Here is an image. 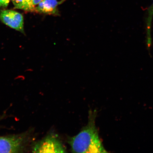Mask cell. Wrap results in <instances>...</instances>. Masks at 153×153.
Masks as SVG:
<instances>
[{
	"label": "cell",
	"instance_id": "9c48e42d",
	"mask_svg": "<svg viewBox=\"0 0 153 153\" xmlns=\"http://www.w3.org/2000/svg\"><path fill=\"white\" fill-rule=\"evenodd\" d=\"M150 13H153V4L152 7H151L150 9Z\"/></svg>",
	"mask_w": 153,
	"mask_h": 153
},
{
	"label": "cell",
	"instance_id": "5b68a950",
	"mask_svg": "<svg viewBox=\"0 0 153 153\" xmlns=\"http://www.w3.org/2000/svg\"><path fill=\"white\" fill-rule=\"evenodd\" d=\"M65 1V0L60 1L57 0H43L35 7L34 11L45 14L59 15L57 7Z\"/></svg>",
	"mask_w": 153,
	"mask_h": 153
},
{
	"label": "cell",
	"instance_id": "8992f818",
	"mask_svg": "<svg viewBox=\"0 0 153 153\" xmlns=\"http://www.w3.org/2000/svg\"><path fill=\"white\" fill-rule=\"evenodd\" d=\"M15 8L27 11H34L35 7L32 0H11Z\"/></svg>",
	"mask_w": 153,
	"mask_h": 153
},
{
	"label": "cell",
	"instance_id": "7a4b0ae2",
	"mask_svg": "<svg viewBox=\"0 0 153 153\" xmlns=\"http://www.w3.org/2000/svg\"><path fill=\"white\" fill-rule=\"evenodd\" d=\"M30 133L0 137V153H22L26 150L30 140Z\"/></svg>",
	"mask_w": 153,
	"mask_h": 153
},
{
	"label": "cell",
	"instance_id": "ba28073f",
	"mask_svg": "<svg viewBox=\"0 0 153 153\" xmlns=\"http://www.w3.org/2000/svg\"><path fill=\"white\" fill-rule=\"evenodd\" d=\"M43 0H32V3L33 5L36 7V6L37 5Z\"/></svg>",
	"mask_w": 153,
	"mask_h": 153
},
{
	"label": "cell",
	"instance_id": "3957f363",
	"mask_svg": "<svg viewBox=\"0 0 153 153\" xmlns=\"http://www.w3.org/2000/svg\"><path fill=\"white\" fill-rule=\"evenodd\" d=\"M34 153H65L66 149L56 135L50 134L34 143L32 147Z\"/></svg>",
	"mask_w": 153,
	"mask_h": 153
},
{
	"label": "cell",
	"instance_id": "277c9868",
	"mask_svg": "<svg viewBox=\"0 0 153 153\" xmlns=\"http://www.w3.org/2000/svg\"><path fill=\"white\" fill-rule=\"evenodd\" d=\"M0 19L4 23L10 27L24 32V18L20 13L12 10H4L0 13Z\"/></svg>",
	"mask_w": 153,
	"mask_h": 153
},
{
	"label": "cell",
	"instance_id": "52a82bcc",
	"mask_svg": "<svg viewBox=\"0 0 153 153\" xmlns=\"http://www.w3.org/2000/svg\"><path fill=\"white\" fill-rule=\"evenodd\" d=\"M10 1L11 0H0V7H7Z\"/></svg>",
	"mask_w": 153,
	"mask_h": 153
},
{
	"label": "cell",
	"instance_id": "6da1fadb",
	"mask_svg": "<svg viewBox=\"0 0 153 153\" xmlns=\"http://www.w3.org/2000/svg\"><path fill=\"white\" fill-rule=\"evenodd\" d=\"M96 111H89L87 125L75 136L70 137L68 143L74 153H106L99 138L95 125Z\"/></svg>",
	"mask_w": 153,
	"mask_h": 153
}]
</instances>
